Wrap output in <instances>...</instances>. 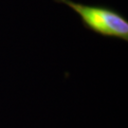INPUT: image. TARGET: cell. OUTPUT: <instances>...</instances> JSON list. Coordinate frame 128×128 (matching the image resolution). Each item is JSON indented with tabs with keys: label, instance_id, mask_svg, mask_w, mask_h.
Here are the masks:
<instances>
[{
	"label": "cell",
	"instance_id": "1",
	"mask_svg": "<svg viewBox=\"0 0 128 128\" xmlns=\"http://www.w3.org/2000/svg\"><path fill=\"white\" fill-rule=\"evenodd\" d=\"M54 1L73 10L88 30L100 36L128 42V19L119 10L107 6L84 4L74 0Z\"/></svg>",
	"mask_w": 128,
	"mask_h": 128
}]
</instances>
